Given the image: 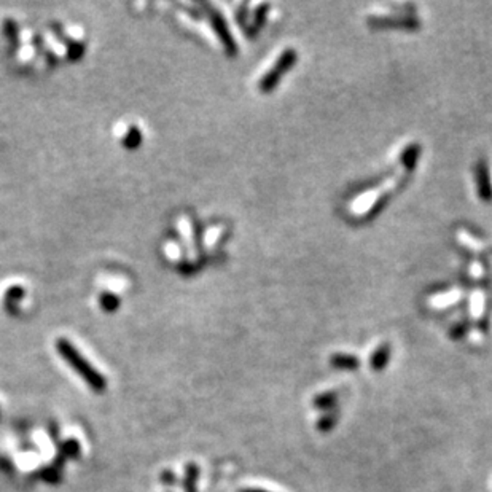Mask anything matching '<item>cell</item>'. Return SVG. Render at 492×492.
<instances>
[{"instance_id": "obj_1", "label": "cell", "mask_w": 492, "mask_h": 492, "mask_svg": "<svg viewBox=\"0 0 492 492\" xmlns=\"http://www.w3.org/2000/svg\"><path fill=\"white\" fill-rule=\"evenodd\" d=\"M56 351L64 358V362L69 367L88 384L89 389L98 394L104 392V390L107 389V379L104 378V374L99 373L98 370L78 352V349L73 346L71 341L64 340V338H60V340L56 341Z\"/></svg>"}, {"instance_id": "obj_2", "label": "cell", "mask_w": 492, "mask_h": 492, "mask_svg": "<svg viewBox=\"0 0 492 492\" xmlns=\"http://www.w3.org/2000/svg\"><path fill=\"white\" fill-rule=\"evenodd\" d=\"M295 60V55L292 51H287L285 55L282 56V60H280V64H279V69H276V71H273L269 75L264 78V82L262 83V88H263V91H269V88H273L274 86V83H276L279 80V75H280V72L285 71L289 66H292V62Z\"/></svg>"}, {"instance_id": "obj_3", "label": "cell", "mask_w": 492, "mask_h": 492, "mask_svg": "<svg viewBox=\"0 0 492 492\" xmlns=\"http://www.w3.org/2000/svg\"><path fill=\"white\" fill-rule=\"evenodd\" d=\"M214 28L217 33H219V37H220V40L224 42V45L226 46V50H228L230 53H235V42L231 40V34H230V30L226 29V26L224 21H221V18L217 15V12H214Z\"/></svg>"}, {"instance_id": "obj_4", "label": "cell", "mask_w": 492, "mask_h": 492, "mask_svg": "<svg viewBox=\"0 0 492 492\" xmlns=\"http://www.w3.org/2000/svg\"><path fill=\"white\" fill-rule=\"evenodd\" d=\"M57 451H60L66 459H78V456H80L82 453L80 441L75 440V438H69V440L62 441L60 444Z\"/></svg>"}, {"instance_id": "obj_5", "label": "cell", "mask_w": 492, "mask_h": 492, "mask_svg": "<svg viewBox=\"0 0 492 492\" xmlns=\"http://www.w3.org/2000/svg\"><path fill=\"white\" fill-rule=\"evenodd\" d=\"M199 476V468L194 464H188L185 467V478H183V491L185 492H197V480Z\"/></svg>"}, {"instance_id": "obj_6", "label": "cell", "mask_w": 492, "mask_h": 492, "mask_svg": "<svg viewBox=\"0 0 492 492\" xmlns=\"http://www.w3.org/2000/svg\"><path fill=\"white\" fill-rule=\"evenodd\" d=\"M39 476L44 481H46V483H50V484H57L61 481L62 478V472H60V470H56L55 467H44L39 472Z\"/></svg>"}, {"instance_id": "obj_7", "label": "cell", "mask_w": 492, "mask_h": 492, "mask_svg": "<svg viewBox=\"0 0 492 492\" xmlns=\"http://www.w3.org/2000/svg\"><path fill=\"white\" fill-rule=\"evenodd\" d=\"M100 304H102V308L104 311H107V312H113L118 309V306H120V300L116 298L115 295L112 293H105L100 296Z\"/></svg>"}, {"instance_id": "obj_8", "label": "cell", "mask_w": 492, "mask_h": 492, "mask_svg": "<svg viewBox=\"0 0 492 492\" xmlns=\"http://www.w3.org/2000/svg\"><path fill=\"white\" fill-rule=\"evenodd\" d=\"M123 144L128 148H134V147L139 145L140 144V131L132 126V128L129 129V134L126 136V139H125Z\"/></svg>"}, {"instance_id": "obj_9", "label": "cell", "mask_w": 492, "mask_h": 492, "mask_svg": "<svg viewBox=\"0 0 492 492\" xmlns=\"http://www.w3.org/2000/svg\"><path fill=\"white\" fill-rule=\"evenodd\" d=\"M160 481L164 484V486H167V488H171V486H176L177 484V475L172 472V470H163L161 475H160Z\"/></svg>"}, {"instance_id": "obj_10", "label": "cell", "mask_w": 492, "mask_h": 492, "mask_svg": "<svg viewBox=\"0 0 492 492\" xmlns=\"http://www.w3.org/2000/svg\"><path fill=\"white\" fill-rule=\"evenodd\" d=\"M48 433H50L53 441L60 440V426H57L55 421H51L48 424Z\"/></svg>"}, {"instance_id": "obj_11", "label": "cell", "mask_w": 492, "mask_h": 492, "mask_svg": "<svg viewBox=\"0 0 492 492\" xmlns=\"http://www.w3.org/2000/svg\"><path fill=\"white\" fill-rule=\"evenodd\" d=\"M66 460L67 459L62 456L60 451H57L55 460H53V467H55L56 470H60V472H62V468H64V465H66Z\"/></svg>"}]
</instances>
